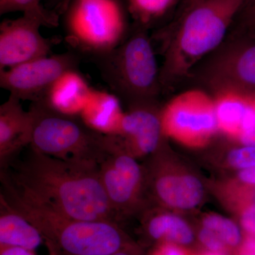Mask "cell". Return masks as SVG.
<instances>
[{
  "instance_id": "cell-26",
  "label": "cell",
  "mask_w": 255,
  "mask_h": 255,
  "mask_svg": "<svg viewBox=\"0 0 255 255\" xmlns=\"http://www.w3.org/2000/svg\"><path fill=\"white\" fill-rule=\"evenodd\" d=\"M242 225L248 232L255 235V206L247 210L242 217Z\"/></svg>"
},
{
  "instance_id": "cell-13",
  "label": "cell",
  "mask_w": 255,
  "mask_h": 255,
  "mask_svg": "<svg viewBox=\"0 0 255 255\" xmlns=\"http://www.w3.org/2000/svg\"><path fill=\"white\" fill-rule=\"evenodd\" d=\"M21 100L10 95L0 107V166H9L10 161L21 149L30 145L31 117L23 110Z\"/></svg>"
},
{
  "instance_id": "cell-29",
  "label": "cell",
  "mask_w": 255,
  "mask_h": 255,
  "mask_svg": "<svg viewBox=\"0 0 255 255\" xmlns=\"http://www.w3.org/2000/svg\"><path fill=\"white\" fill-rule=\"evenodd\" d=\"M240 179L248 184H255V167L243 169L239 174Z\"/></svg>"
},
{
  "instance_id": "cell-2",
  "label": "cell",
  "mask_w": 255,
  "mask_h": 255,
  "mask_svg": "<svg viewBox=\"0 0 255 255\" xmlns=\"http://www.w3.org/2000/svg\"><path fill=\"white\" fill-rule=\"evenodd\" d=\"M247 0H204L176 15L167 28L162 90L189 78L196 65L226 39Z\"/></svg>"
},
{
  "instance_id": "cell-5",
  "label": "cell",
  "mask_w": 255,
  "mask_h": 255,
  "mask_svg": "<svg viewBox=\"0 0 255 255\" xmlns=\"http://www.w3.org/2000/svg\"><path fill=\"white\" fill-rule=\"evenodd\" d=\"M30 147L63 160L100 165L115 144L113 135L94 130L80 117L56 112L41 102H31Z\"/></svg>"
},
{
  "instance_id": "cell-30",
  "label": "cell",
  "mask_w": 255,
  "mask_h": 255,
  "mask_svg": "<svg viewBox=\"0 0 255 255\" xmlns=\"http://www.w3.org/2000/svg\"><path fill=\"white\" fill-rule=\"evenodd\" d=\"M239 255H255V240H246L241 246Z\"/></svg>"
},
{
  "instance_id": "cell-25",
  "label": "cell",
  "mask_w": 255,
  "mask_h": 255,
  "mask_svg": "<svg viewBox=\"0 0 255 255\" xmlns=\"http://www.w3.org/2000/svg\"><path fill=\"white\" fill-rule=\"evenodd\" d=\"M199 240L203 245L213 253H224L227 248V245L216 234L214 231L209 228H203L199 233Z\"/></svg>"
},
{
  "instance_id": "cell-19",
  "label": "cell",
  "mask_w": 255,
  "mask_h": 255,
  "mask_svg": "<svg viewBox=\"0 0 255 255\" xmlns=\"http://www.w3.org/2000/svg\"><path fill=\"white\" fill-rule=\"evenodd\" d=\"M146 231L155 241H166L177 244H189L194 235L189 225L180 218L170 214H157L147 221Z\"/></svg>"
},
{
  "instance_id": "cell-10",
  "label": "cell",
  "mask_w": 255,
  "mask_h": 255,
  "mask_svg": "<svg viewBox=\"0 0 255 255\" xmlns=\"http://www.w3.org/2000/svg\"><path fill=\"white\" fill-rule=\"evenodd\" d=\"M110 154L100 164L101 182L117 216L136 205L142 185V170L117 137Z\"/></svg>"
},
{
  "instance_id": "cell-21",
  "label": "cell",
  "mask_w": 255,
  "mask_h": 255,
  "mask_svg": "<svg viewBox=\"0 0 255 255\" xmlns=\"http://www.w3.org/2000/svg\"><path fill=\"white\" fill-rule=\"evenodd\" d=\"M42 0H0V14L21 11L23 15L36 18L43 26L54 28L59 24V16L43 6Z\"/></svg>"
},
{
  "instance_id": "cell-34",
  "label": "cell",
  "mask_w": 255,
  "mask_h": 255,
  "mask_svg": "<svg viewBox=\"0 0 255 255\" xmlns=\"http://www.w3.org/2000/svg\"></svg>"
},
{
  "instance_id": "cell-27",
  "label": "cell",
  "mask_w": 255,
  "mask_h": 255,
  "mask_svg": "<svg viewBox=\"0 0 255 255\" xmlns=\"http://www.w3.org/2000/svg\"><path fill=\"white\" fill-rule=\"evenodd\" d=\"M153 255H187L185 252L173 244L162 245L159 247Z\"/></svg>"
},
{
  "instance_id": "cell-20",
  "label": "cell",
  "mask_w": 255,
  "mask_h": 255,
  "mask_svg": "<svg viewBox=\"0 0 255 255\" xmlns=\"http://www.w3.org/2000/svg\"><path fill=\"white\" fill-rule=\"evenodd\" d=\"M128 12L135 24L148 29L162 19L177 4L179 0H123Z\"/></svg>"
},
{
  "instance_id": "cell-3",
  "label": "cell",
  "mask_w": 255,
  "mask_h": 255,
  "mask_svg": "<svg viewBox=\"0 0 255 255\" xmlns=\"http://www.w3.org/2000/svg\"><path fill=\"white\" fill-rule=\"evenodd\" d=\"M0 178V197L33 223L60 255H106L129 248L117 223L68 219L32 197L4 172Z\"/></svg>"
},
{
  "instance_id": "cell-18",
  "label": "cell",
  "mask_w": 255,
  "mask_h": 255,
  "mask_svg": "<svg viewBox=\"0 0 255 255\" xmlns=\"http://www.w3.org/2000/svg\"><path fill=\"white\" fill-rule=\"evenodd\" d=\"M214 97L219 130L238 139L247 111L254 100L234 92H225Z\"/></svg>"
},
{
  "instance_id": "cell-15",
  "label": "cell",
  "mask_w": 255,
  "mask_h": 255,
  "mask_svg": "<svg viewBox=\"0 0 255 255\" xmlns=\"http://www.w3.org/2000/svg\"><path fill=\"white\" fill-rule=\"evenodd\" d=\"M50 246L33 223L0 197V247H16L38 255L40 248Z\"/></svg>"
},
{
  "instance_id": "cell-9",
  "label": "cell",
  "mask_w": 255,
  "mask_h": 255,
  "mask_svg": "<svg viewBox=\"0 0 255 255\" xmlns=\"http://www.w3.org/2000/svg\"><path fill=\"white\" fill-rule=\"evenodd\" d=\"M80 56L76 51L67 52L0 70V87L21 100L38 102L63 73L78 70Z\"/></svg>"
},
{
  "instance_id": "cell-16",
  "label": "cell",
  "mask_w": 255,
  "mask_h": 255,
  "mask_svg": "<svg viewBox=\"0 0 255 255\" xmlns=\"http://www.w3.org/2000/svg\"><path fill=\"white\" fill-rule=\"evenodd\" d=\"M154 176V193L162 204L177 209H189L202 200V184L196 177L163 172H155Z\"/></svg>"
},
{
  "instance_id": "cell-14",
  "label": "cell",
  "mask_w": 255,
  "mask_h": 255,
  "mask_svg": "<svg viewBox=\"0 0 255 255\" xmlns=\"http://www.w3.org/2000/svg\"><path fill=\"white\" fill-rule=\"evenodd\" d=\"M92 90L78 70H70L63 73L38 102L60 113L80 117Z\"/></svg>"
},
{
  "instance_id": "cell-12",
  "label": "cell",
  "mask_w": 255,
  "mask_h": 255,
  "mask_svg": "<svg viewBox=\"0 0 255 255\" xmlns=\"http://www.w3.org/2000/svg\"><path fill=\"white\" fill-rule=\"evenodd\" d=\"M162 134L161 112L156 102H151L130 106L114 135L128 153L141 156L157 150Z\"/></svg>"
},
{
  "instance_id": "cell-8",
  "label": "cell",
  "mask_w": 255,
  "mask_h": 255,
  "mask_svg": "<svg viewBox=\"0 0 255 255\" xmlns=\"http://www.w3.org/2000/svg\"><path fill=\"white\" fill-rule=\"evenodd\" d=\"M162 132L176 141L202 147L219 130L214 96L191 89L175 96L161 112Z\"/></svg>"
},
{
  "instance_id": "cell-6",
  "label": "cell",
  "mask_w": 255,
  "mask_h": 255,
  "mask_svg": "<svg viewBox=\"0 0 255 255\" xmlns=\"http://www.w3.org/2000/svg\"><path fill=\"white\" fill-rule=\"evenodd\" d=\"M123 0H68L64 26L77 53L92 57L119 46L130 28Z\"/></svg>"
},
{
  "instance_id": "cell-11",
  "label": "cell",
  "mask_w": 255,
  "mask_h": 255,
  "mask_svg": "<svg viewBox=\"0 0 255 255\" xmlns=\"http://www.w3.org/2000/svg\"><path fill=\"white\" fill-rule=\"evenodd\" d=\"M41 26L38 20L25 15L1 23L0 70L49 55L55 43L42 36Z\"/></svg>"
},
{
  "instance_id": "cell-22",
  "label": "cell",
  "mask_w": 255,
  "mask_h": 255,
  "mask_svg": "<svg viewBox=\"0 0 255 255\" xmlns=\"http://www.w3.org/2000/svg\"><path fill=\"white\" fill-rule=\"evenodd\" d=\"M204 227L214 231L227 246H237L241 241L239 228L231 220L217 215H209L203 221Z\"/></svg>"
},
{
  "instance_id": "cell-4",
  "label": "cell",
  "mask_w": 255,
  "mask_h": 255,
  "mask_svg": "<svg viewBox=\"0 0 255 255\" xmlns=\"http://www.w3.org/2000/svg\"><path fill=\"white\" fill-rule=\"evenodd\" d=\"M91 59L114 94L130 106L155 102L162 91L147 28L134 23L115 48Z\"/></svg>"
},
{
  "instance_id": "cell-1",
  "label": "cell",
  "mask_w": 255,
  "mask_h": 255,
  "mask_svg": "<svg viewBox=\"0 0 255 255\" xmlns=\"http://www.w3.org/2000/svg\"><path fill=\"white\" fill-rule=\"evenodd\" d=\"M1 171L32 197L68 219L117 221L98 164L63 160L31 149L13 170Z\"/></svg>"
},
{
  "instance_id": "cell-7",
  "label": "cell",
  "mask_w": 255,
  "mask_h": 255,
  "mask_svg": "<svg viewBox=\"0 0 255 255\" xmlns=\"http://www.w3.org/2000/svg\"><path fill=\"white\" fill-rule=\"evenodd\" d=\"M194 79L215 96L234 92L255 98V38L228 33L226 39L193 69Z\"/></svg>"
},
{
  "instance_id": "cell-32",
  "label": "cell",
  "mask_w": 255,
  "mask_h": 255,
  "mask_svg": "<svg viewBox=\"0 0 255 255\" xmlns=\"http://www.w3.org/2000/svg\"><path fill=\"white\" fill-rule=\"evenodd\" d=\"M106 255H133V254H132L130 248H129V249L122 250V251Z\"/></svg>"
},
{
  "instance_id": "cell-33",
  "label": "cell",
  "mask_w": 255,
  "mask_h": 255,
  "mask_svg": "<svg viewBox=\"0 0 255 255\" xmlns=\"http://www.w3.org/2000/svg\"><path fill=\"white\" fill-rule=\"evenodd\" d=\"M204 255H221V254H218V253H209V254H206Z\"/></svg>"
},
{
  "instance_id": "cell-17",
  "label": "cell",
  "mask_w": 255,
  "mask_h": 255,
  "mask_svg": "<svg viewBox=\"0 0 255 255\" xmlns=\"http://www.w3.org/2000/svg\"><path fill=\"white\" fill-rule=\"evenodd\" d=\"M123 114L117 95L93 89L80 117L94 130L115 135Z\"/></svg>"
},
{
  "instance_id": "cell-24",
  "label": "cell",
  "mask_w": 255,
  "mask_h": 255,
  "mask_svg": "<svg viewBox=\"0 0 255 255\" xmlns=\"http://www.w3.org/2000/svg\"><path fill=\"white\" fill-rule=\"evenodd\" d=\"M229 163L236 168L255 167V146H246L236 149L228 156Z\"/></svg>"
},
{
  "instance_id": "cell-28",
  "label": "cell",
  "mask_w": 255,
  "mask_h": 255,
  "mask_svg": "<svg viewBox=\"0 0 255 255\" xmlns=\"http://www.w3.org/2000/svg\"><path fill=\"white\" fill-rule=\"evenodd\" d=\"M0 255H38L33 252L16 248V247H0ZM53 255H59L55 253Z\"/></svg>"
},
{
  "instance_id": "cell-23",
  "label": "cell",
  "mask_w": 255,
  "mask_h": 255,
  "mask_svg": "<svg viewBox=\"0 0 255 255\" xmlns=\"http://www.w3.org/2000/svg\"><path fill=\"white\" fill-rule=\"evenodd\" d=\"M228 33L255 34V0H247Z\"/></svg>"
},
{
  "instance_id": "cell-31",
  "label": "cell",
  "mask_w": 255,
  "mask_h": 255,
  "mask_svg": "<svg viewBox=\"0 0 255 255\" xmlns=\"http://www.w3.org/2000/svg\"><path fill=\"white\" fill-rule=\"evenodd\" d=\"M202 1H204V0H183L182 4L179 6V9L177 10V14L186 11V10L191 8V6H194V5Z\"/></svg>"
}]
</instances>
